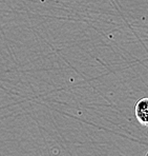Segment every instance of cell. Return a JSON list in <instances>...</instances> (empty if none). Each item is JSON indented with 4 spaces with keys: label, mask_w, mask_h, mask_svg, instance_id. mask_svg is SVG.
Listing matches in <instances>:
<instances>
[{
    "label": "cell",
    "mask_w": 148,
    "mask_h": 156,
    "mask_svg": "<svg viewBox=\"0 0 148 156\" xmlns=\"http://www.w3.org/2000/svg\"><path fill=\"white\" fill-rule=\"evenodd\" d=\"M135 115L142 126L148 127V97L141 98L135 105Z\"/></svg>",
    "instance_id": "obj_1"
},
{
    "label": "cell",
    "mask_w": 148,
    "mask_h": 156,
    "mask_svg": "<svg viewBox=\"0 0 148 156\" xmlns=\"http://www.w3.org/2000/svg\"><path fill=\"white\" fill-rule=\"evenodd\" d=\"M146 156H148V153H147V155H146Z\"/></svg>",
    "instance_id": "obj_2"
}]
</instances>
